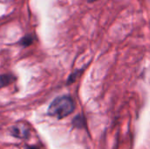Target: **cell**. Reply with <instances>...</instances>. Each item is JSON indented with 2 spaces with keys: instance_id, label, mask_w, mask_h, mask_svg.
Here are the masks:
<instances>
[{
  "instance_id": "cell-5",
  "label": "cell",
  "mask_w": 150,
  "mask_h": 149,
  "mask_svg": "<svg viewBox=\"0 0 150 149\" xmlns=\"http://www.w3.org/2000/svg\"><path fill=\"white\" fill-rule=\"evenodd\" d=\"M81 70H76L75 72H73L69 76V79H68V82H67V83L68 84H69V83H74L76 80V78L78 77V76L81 74Z\"/></svg>"
},
{
  "instance_id": "cell-3",
  "label": "cell",
  "mask_w": 150,
  "mask_h": 149,
  "mask_svg": "<svg viewBox=\"0 0 150 149\" xmlns=\"http://www.w3.org/2000/svg\"><path fill=\"white\" fill-rule=\"evenodd\" d=\"M17 80L13 74H3L0 75V89L8 86Z\"/></svg>"
},
{
  "instance_id": "cell-1",
  "label": "cell",
  "mask_w": 150,
  "mask_h": 149,
  "mask_svg": "<svg viewBox=\"0 0 150 149\" xmlns=\"http://www.w3.org/2000/svg\"><path fill=\"white\" fill-rule=\"evenodd\" d=\"M75 110V103L69 96H61L54 99L48 107L49 116L58 119H64L70 115Z\"/></svg>"
},
{
  "instance_id": "cell-2",
  "label": "cell",
  "mask_w": 150,
  "mask_h": 149,
  "mask_svg": "<svg viewBox=\"0 0 150 149\" xmlns=\"http://www.w3.org/2000/svg\"><path fill=\"white\" fill-rule=\"evenodd\" d=\"M11 134L18 139H26L30 134V131L25 124L18 123L11 128Z\"/></svg>"
},
{
  "instance_id": "cell-6",
  "label": "cell",
  "mask_w": 150,
  "mask_h": 149,
  "mask_svg": "<svg viewBox=\"0 0 150 149\" xmlns=\"http://www.w3.org/2000/svg\"><path fill=\"white\" fill-rule=\"evenodd\" d=\"M26 149H37L35 147H28V148Z\"/></svg>"
},
{
  "instance_id": "cell-7",
  "label": "cell",
  "mask_w": 150,
  "mask_h": 149,
  "mask_svg": "<svg viewBox=\"0 0 150 149\" xmlns=\"http://www.w3.org/2000/svg\"><path fill=\"white\" fill-rule=\"evenodd\" d=\"M94 1H96V0H88V2H90V3H91V2H94Z\"/></svg>"
},
{
  "instance_id": "cell-4",
  "label": "cell",
  "mask_w": 150,
  "mask_h": 149,
  "mask_svg": "<svg viewBox=\"0 0 150 149\" xmlns=\"http://www.w3.org/2000/svg\"><path fill=\"white\" fill-rule=\"evenodd\" d=\"M35 40H36V36L34 34H26L19 40L18 45H20L23 47H27L33 45Z\"/></svg>"
}]
</instances>
